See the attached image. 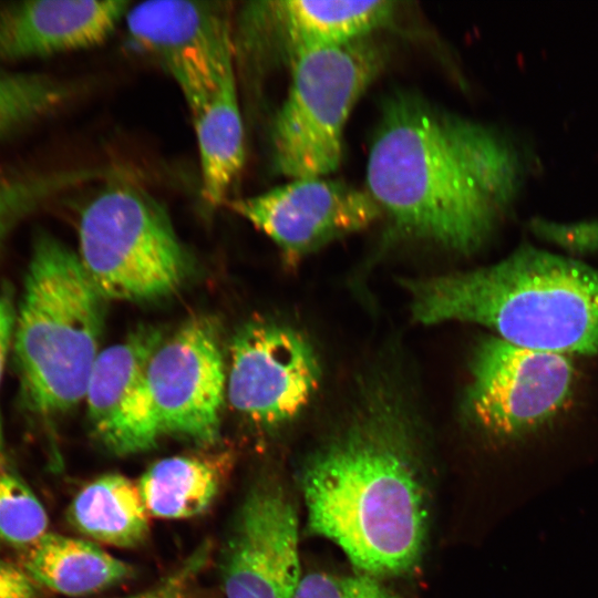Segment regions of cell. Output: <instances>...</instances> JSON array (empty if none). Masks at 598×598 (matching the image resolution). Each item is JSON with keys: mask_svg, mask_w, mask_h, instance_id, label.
<instances>
[{"mask_svg": "<svg viewBox=\"0 0 598 598\" xmlns=\"http://www.w3.org/2000/svg\"><path fill=\"white\" fill-rule=\"evenodd\" d=\"M89 169L0 164V246L24 219L58 195L94 178Z\"/></svg>", "mask_w": 598, "mask_h": 598, "instance_id": "obj_20", "label": "cell"}, {"mask_svg": "<svg viewBox=\"0 0 598 598\" xmlns=\"http://www.w3.org/2000/svg\"><path fill=\"white\" fill-rule=\"evenodd\" d=\"M66 516L81 534L110 546L133 548L150 533V514L137 483L121 474H106L85 485Z\"/></svg>", "mask_w": 598, "mask_h": 598, "instance_id": "obj_19", "label": "cell"}, {"mask_svg": "<svg viewBox=\"0 0 598 598\" xmlns=\"http://www.w3.org/2000/svg\"><path fill=\"white\" fill-rule=\"evenodd\" d=\"M530 168L508 133L395 91L381 105L365 189L400 233L470 254L509 215Z\"/></svg>", "mask_w": 598, "mask_h": 598, "instance_id": "obj_1", "label": "cell"}, {"mask_svg": "<svg viewBox=\"0 0 598 598\" xmlns=\"http://www.w3.org/2000/svg\"><path fill=\"white\" fill-rule=\"evenodd\" d=\"M209 548H199L188 561L163 585L151 591L130 598H182L184 585L203 565Z\"/></svg>", "mask_w": 598, "mask_h": 598, "instance_id": "obj_26", "label": "cell"}, {"mask_svg": "<svg viewBox=\"0 0 598 598\" xmlns=\"http://www.w3.org/2000/svg\"><path fill=\"white\" fill-rule=\"evenodd\" d=\"M229 354L228 401L259 427L292 421L318 388L320 367L313 348L287 326L249 321L234 336Z\"/></svg>", "mask_w": 598, "mask_h": 598, "instance_id": "obj_9", "label": "cell"}, {"mask_svg": "<svg viewBox=\"0 0 598 598\" xmlns=\"http://www.w3.org/2000/svg\"><path fill=\"white\" fill-rule=\"evenodd\" d=\"M403 425L390 413L367 414L319 448L300 474L308 530L379 578L415 568L426 542L429 492Z\"/></svg>", "mask_w": 598, "mask_h": 598, "instance_id": "obj_2", "label": "cell"}, {"mask_svg": "<svg viewBox=\"0 0 598 598\" xmlns=\"http://www.w3.org/2000/svg\"><path fill=\"white\" fill-rule=\"evenodd\" d=\"M104 300L79 254L39 231L12 339L22 405L32 416L50 421L85 398L99 355Z\"/></svg>", "mask_w": 598, "mask_h": 598, "instance_id": "obj_4", "label": "cell"}, {"mask_svg": "<svg viewBox=\"0 0 598 598\" xmlns=\"http://www.w3.org/2000/svg\"><path fill=\"white\" fill-rule=\"evenodd\" d=\"M386 60L370 35L306 52L271 126L274 168L290 179L326 177L340 165L348 118Z\"/></svg>", "mask_w": 598, "mask_h": 598, "instance_id": "obj_5", "label": "cell"}, {"mask_svg": "<svg viewBox=\"0 0 598 598\" xmlns=\"http://www.w3.org/2000/svg\"><path fill=\"white\" fill-rule=\"evenodd\" d=\"M395 11L393 1H266L248 9L249 24L290 64L301 54L371 35Z\"/></svg>", "mask_w": 598, "mask_h": 598, "instance_id": "obj_15", "label": "cell"}, {"mask_svg": "<svg viewBox=\"0 0 598 598\" xmlns=\"http://www.w3.org/2000/svg\"><path fill=\"white\" fill-rule=\"evenodd\" d=\"M80 259L105 299L151 301L176 291L190 269L165 207L144 189L111 182L81 212Z\"/></svg>", "mask_w": 598, "mask_h": 598, "instance_id": "obj_6", "label": "cell"}, {"mask_svg": "<svg viewBox=\"0 0 598 598\" xmlns=\"http://www.w3.org/2000/svg\"><path fill=\"white\" fill-rule=\"evenodd\" d=\"M227 377L217 323L186 321L152 355L147 383L163 434L209 446L220 437Z\"/></svg>", "mask_w": 598, "mask_h": 598, "instance_id": "obj_10", "label": "cell"}, {"mask_svg": "<svg viewBox=\"0 0 598 598\" xmlns=\"http://www.w3.org/2000/svg\"><path fill=\"white\" fill-rule=\"evenodd\" d=\"M422 323L472 322L527 349L598 354V269L530 245L497 264L409 283Z\"/></svg>", "mask_w": 598, "mask_h": 598, "instance_id": "obj_3", "label": "cell"}, {"mask_svg": "<svg viewBox=\"0 0 598 598\" xmlns=\"http://www.w3.org/2000/svg\"><path fill=\"white\" fill-rule=\"evenodd\" d=\"M534 229L545 239L571 252L586 254L598 250V221L578 224L535 221Z\"/></svg>", "mask_w": 598, "mask_h": 598, "instance_id": "obj_24", "label": "cell"}, {"mask_svg": "<svg viewBox=\"0 0 598 598\" xmlns=\"http://www.w3.org/2000/svg\"><path fill=\"white\" fill-rule=\"evenodd\" d=\"M219 570L226 598H293L302 577L298 515L282 486L250 487L221 548Z\"/></svg>", "mask_w": 598, "mask_h": 598, "instance_id": "obj_11", "label": "cell"}, {"mask_svg": "<svg viewBox=\"0 0 598 598\" xmlns=\"http://www.w3.org/2000/svg\"><path fill=\"white\" fill-rule=\"evenodd\" d=\"M575 385L570 357L518 347L493 336L475 350L466 410L485 434L518 440L560 414Z\"/></svg>", "mask_w": 598, "mask_h": 598, "instance_id": "obj_7", "label": "cell"}, {"mask_svg": "<svg viewBox=\"0 0 598 598\" xmlns=\"http://www.w3.org/2000/svg\"><path fill=\"white\" fill-rule=\"evenodd\" d=\"M124 20L132 42L173 78L190 113L235 69L230 2L145 1L130 7Z\"/></svg>", "mask_w": 598, "mask_h": 598, "instance_id": "obj_8", "label": "cell"}, {"mask_svg": "<svg viewBox=\"0 0 598 598\" xmlns=\"http://www.w3.org/2000/svg\"><path fill=\"white\" fill-rule=\"evenodd\" d=\"M71 93L66 82L53 76L0 69V138L50 115Z\"/></svg>", "mask_w": 598, "mask_h": 598, "instance_id": "obj_21", "label": "cell"}, {"mask_svg": "<svg viewBox=\"0 0 598 598\" xmlns=\"http://www.w3.org/2000/svg\"><path fill=\"white\" fill-rule=\"evenodd\" d=\"M226 204L265 233L289 259L361 230L383 214L367 189L326 177L291 179Z\"/></svg>", "mask_w": 598, "mask_h": 598, "instance_id": "obj_12", "label": "cell"}, {"mask_svg": "<svg viewBox=\"0 0 598 598\" xmlns=\"http://www.w3.org/2000/svg\"><path fill=\"white\" fill-rule=\"evenodd\" d=\"M165 338L141 326L99 353L86 386L87 419L96 440L125 456L154 448L163 435L147 383L150 360Z\"/></svg>", "mask_w": 598, "mask_h": 598, "instance_id": "obj_13", "label": "cell"}, {"mask_svg": "<svg viewBox=\"0 0 598 598\" xmlns=\"http://www.w3.org/2000/svg\"><path fill=\"white\" fill-rule=\"evenodd\" d=\"M39 590L20 564L0 560V598H38Z\"/></svg>", "mask_w": 598, "mask_h": 598, "instance_id": "obj_25", "label": "cell"}, {"mask_svg": "<svg viewBox=\"0 0 598 598\" xmlns=\"http://www.w3.org/2000/svg\"><path fill=\"white\" fill-rule=\"evenodd\" d=\"M47 511L17 475L0 468V545L22 553L48 533Z\"/></svg>", "mask_w": 598, "mask_h": 598, "instance_id": "obj_22", "label": "cell"}, {"mask_svg": "<svg viewBox=\"0 0 598 598\" xmlns=\"http://www.w3.org/2000/svg\"><path fill=\"white\" fill-rule=\"evenodd\" d=\"M229 462L223 453L172 456L154 463L137 483L150 516L181 519L204 513L216 498Z\"/></svg>", "mask_w": 598, "mask_h": 598, "instance_id": "obj_18", "label": "cell"}, {"mask_svg": "<svg viewBox=\"0 0 598 598\" xmlns=\"http://www.w3.org/2000/svg\"><path fill=\"white\" fill-rule=\"evenodd\" d=\"M293 598H401L382 578L364 574L313 571L302 575Z\"/></svg>", "mask_w": 598, "mask_h": 598, "instance_id": "obj_23", "label": "cell"}, {"mask_svg": "<svg viewBox=\"0 0 598 598\" xmlns=\"http://www.w3.org/2000/svg\"><path fill=\"white\" fill-rule=\"evenodd\" d=\"M131 7L125 0L18 1L0 7V61L44 58L103 43Z\"/></svg>", "mask_w": 598, "mask_h": 598, "instance_id": "obj_14", "label": "cell"}, {"mask_svg": "<svg viewBox=\"0 0 598 598\" xmlns=\"http://www.w3.org/2000/svg\"><path fill=\"white\" fill-rule=\"evenodd\" d=\"M21 554L20 565L40 587L69 597L92 595L133 575L97 545L48 532Z\"/></svg>", "mask_w": 598, "mask_h": 598, "instance_id": "obj_16", "label": "cell"}, {"mask_svg": "<svg viewBox=\"0 0 598 598\" xmlns=\"http://www.w3.org/2000/svg\"><path fill=\"white\" fill-rule=\"evenodd\" d=\"M17 308L12 289L4 285L0 290V381L6 358L13 339Z\"/></svg>", "mask_w": 598, "mask_h": 598, "instance_id": "obj_27", "label": "cell"}, {"mask_svg": "<svg viewBox=\"0 0 598 598\" xmlns=\"http://www.w3.org/2000/svg\"><path fill=\"white\" fill-rule=\"evenodd\" d=\"M198 145L202 195L209 207L226 204L245 159V134L235 69L190 113Z\"/></svg>", "mask_w": 598, "mask_h": 598, "instance_id": "obj_17", "label": "cell"}]
</instances>
